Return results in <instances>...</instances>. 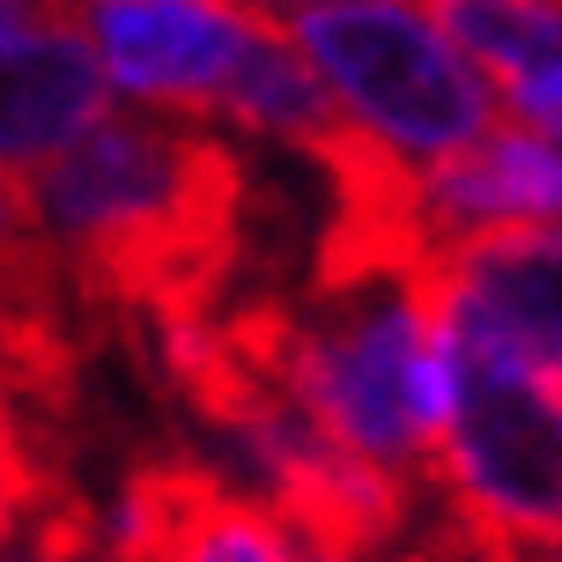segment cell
I'll return each mask as SVG.
<instances>
[{"label": "cell", "instance_id": "6", "mask_svg": "<svg viewBox=\"0 0 562 562\" xmlns=\"http://www.w3.org/2000/svg\"><path fill=\"white\" fill-rule=\"evenodd\" d=\"M445 326L562 378V229L510 223L445 252Z\"/></svg>", "mask_w": 562, "mask_h": 562}, {"label": "cell", "instance_id": "11", "mask_svg": "<svg viewBox=\"0 0 562 562\" xmlns=\"http://www.w3.org/2000/svg\"><path fill=\"white\" fill-rule=\"evenodd\" d=\"M237 8H252V15H267V23H274V15L289 8V0H237Z\"/></svg>", "mask_w": 562, "mask_h": 562}, {"label": "cell", "instance_id": "10", "mask_svg": "<svg viewBox=\"0 0 562 562\" xmlns=\"http://www.w3.org/2000/svg\"><path fill=\"white\" fill-rule=\"evenodd\" d=\"M0 562H112V555H37V548H8Z\"/></svg>", "mask_w": 562, "mask_h": 562}, {"label": "cell", "instance_id": "1", "mask_svg": "<svg viewBox=\"0 0 562 562\" xmlns=\"http://www.w3.org/2000/svg\"><path fill=\"white\" fill-rule=\"evenodd\" d=\"M23 186L89 326H193L245 267L252 164L164 112H104Z\"/></svg>", "mask_w": 562, "mask_h": 562}, {"label": "cell", "instance_id": "12", "mask_svg": "<svg viewBox=\"0 0 562 562\" xmlns=\"http://www.w3.org/2000/svg\"><path fill=\"white\" fill-rule=\"evenodd\" d=\"M518 562H562V548H533V555H518Z\"/></svg>", "mask_w": 562, "mask_h": 562}, {"label": "cell", "instance_id": "13", "mask_svg": "<svg viewBox=\"0 0 562 562\" xmlns=\"http://www.w3.org/2000/svg\"><path fill=\"white\" fill-rule=\"evenodd\" d=\"M23 8H30V0H0V23H8V15H23Z\"/></svg>", "mask_w": 562, "mask_h": 562}, {"label": "cell", "instance_id": "9", "mask_svg": "<svg viewBox=\"0 0 562 562\" xmlns=\"http://www.w3.org/2000/svg\"><path fill=\"white\" fill-rule=\"evenodd\" d=\"M548 215H562V134L548 140Z\"/></svg>", "mask_w": 562, "mask_h": 562}, {"label": "cell", "instance_id": "8", "mask_svg": "<svg viewBox=\"0 0 562 562\" xmlns=\"http://www.w3.org/2000/svg\"><path fill=\"white\" fill-rule=\"evenodd\" d=\"M59 496H75V474L59 459V422L30 415L23 400L0 393V555L23 540L37 510H53Z\"/></svg>", "mask_w": 562, "mask_h": 562}, {"label": "cell", "instance_id": "3", "mask_svg": "<svg viewBox=\"0 0 562 562\" xmlns=\"http://www.w3.org/2000/svg\"><path fill=\"white\" fill-rule=\"evenodd\" d=\"M112 562H318L267 496L193 451H140L104 518Z\"/></svg>", "mask_w": 562, "mask_h": 562}, {"label": "cell", "instance_id": "2", "mask_svg": "<svg viewBox=\"0 0 562 562\" xmlns=\"http://www.w3.org/2000/svg\"><path fill=\"white\" fill-rule=\"evenodd\" d=\"M274 23L340 112L407 164H437L504 119L488 75L407 0H289Z\"/></svg>", "mask_w": 562, "mask_h": 562}, {"label": "cell", "instance_id": "5", "mask_svg": "<svg viewBox=\"0 0 562 562\" xmlns=\"http://www.w3.org/2000/svg\"><path fill=\"white\" fill-rule=\"evenodd\" d=\"M104 119V59L82 0H30L0 23V170H45Z\"/></svg>", "mask_w": 562, "mask_h": 562}, {"label": "cell", "instance_id": "7", "mask_svg": "<svg viewBox=\"0 0 562 562\" xmlns=\"http://www.w3.org/2000/svg\"><path fill=\"white\" fill-rule=\"evenodd\" d=\"M445 37L474 59L504 119L562 134V0H429Z\"/></svg>", "mask_w": 562, "mask_h": 562}, {"label": "cell", "instance_id": "4", "mask_svg": "<svg viewBox=\"0 0 562 562\" xmlns=\"http://www.w3.org/2000/svg\"><path fill=\"white\" fill-rule=\"evenodd\" d=\"M252 8L237 0H89V45L126 97L148 112L215 119L252 37Z\"/></svg>", "mask_w": 562, "mask_h": 562}]
</instances>
